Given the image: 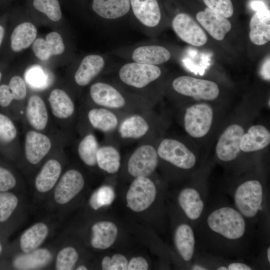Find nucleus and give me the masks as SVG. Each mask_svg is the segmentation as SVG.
<instances>
[{"label":"nucleus","mask_w":270,"mask_h":270,"mask_svg":"<svg viewBox=\"0 0 270 270\" xmlns=\"http://www.w3.org/2000/svg\"><path fill=\"white\" fill-rule=\"evenodd\" d=\"M256 228L233 204L222 201L206 206L194 229L196 244L206 254L240 258L248 254Z\"/></svg>","instance_id":"obj_1"},{"label":"nucleus","mask_w":270,"mask_h":270,"mask_svg":"<svg viewBox=\"0 0 270 270\" xmlns=\"http://www.w3.org/2000/svg\"><path fill=\"white\" fill-rule=\"evenodd\" d=\"M162 74L160 66L128 61L114 66L106 78L127 91L156 104L160 92L158 85Z\"/></svg>","instance_id":"obj_2"},{"label":"nucleus","mask_w":270,"mask_h":270,"mask_svg":"<svg viewBox=\"0 0 270 270\" xmlns=\"http://www.w3.org/2000/svg\"><path fill=\"white\" fill-rule=\"evenodd\" d=\"M88 96L94 105L132 114L152 109L155 104L132 94L106 78L90 85Z\"/></svg>","instance_id":"obj_3"},{"label":"nucleus","mask_w":270,"mask_h":270,"mask_svg":"<svg viewBox=\"0 0 270 270\" xmlns=\"http://www.w3.org/2000/svg\"><path fill=\"white\" fill-rule=\"evenodd\" d=\"M228 192L234 206L255 226L268 216L267 191L260 178L252 176L242 179Z\"/></svg>","instance_id":"obj_4"},{"label":"nucleus","mask_w":270,"mask_h":270,"mask_svg":"<svg viewBox=\"0 0 270 270\" xmlns=\"http://www.w3.org/2000/svg\"><path fill=\"white\" fill-rule=\"evenodd\" d=\"M160 119L152 109L128 114L106 140L120 144L138 142L157 136Z\"/></svg>","instance_id":"obj_5"},{"label":"nucleus","mask_w":270,"mask_h":270,"mask_svg":"<svg viewBox=\"0 0 270 270\" xmlns=\"http://www.w3.org/2000/svg\"><path fill=\"white\" fill-rule=\"evenodd\" d=\"M157 136L139 142L130 152L126 162V171L130 176H150L156 170L159 160Z\"/></svg>","instance_id":"obj_6"},{"label":"nucleus","mask_w":270,"mask_h":270,"mask_svg":"<svg viewBox=\"0 0 270 270\" xmlns=\"http://www.w3.org/2000/svg\"><path fill=\"white\" fill-rule=\"evenodd\" d=\"M208 197L207 186L204 182H192L179 192L177 200L184 214L193 228L203 216Z\"/></svg>","instance_id":"obj_7"},{"label":"nucleus","mask_w":270,"mask_h":270,"mask_svg":"<svg viewBox=\"0 0 270 270\" xmlns=\"http://www.w3.org/2000/svg\"><path fill=\"white\" fill-rule=\"evenodd\" d=\"M156 150L159 160L180 170H190L196 165V154L180 140L171 138H158Z\"/></svg>","instance_id":"obj_8"},{"label":"nucleus","mask_w":270,"mask_h":270,"mask_svg":"<svg viewBox=\"0 0 270 270\" xmlns=\"http://www.w3.org/2000/svg\"><path fill=\"white\" fill-rule=\"evenodd\" d=\"M170 86L176 94L198 100H213L220 94L218 86L215 82L189 76L184 75L174 78L172 80Z\"/></svg>","instance_id":"obj_9"},{"label":"nucleus","mask_w":270,"mask_h":270,"mask_svg":"<svg viewBox=\"0 0 270 270\" xmlns=\"http://www.w3.org/2000/svg\"><path fill=\"white\" fill-rule=\"evenodd\" d=\"M112 52L128 61L158 66L168 62L172 56L170 50L164 46L148 42L121 48Z\"/></svg>","instance_id":"obj_10"},{"label":"nucleus","mask_w":270,"mask_h":270,"mask_svg":"<svg viewBox=\"0 0 270 270\" xmlns=\"http://www.w3.org/2000/svg\"><path fill=\"white\" fill-rule=\"evenodd\" d=\"M114 67L106 55H86L82 58L74 73V82L78 87H86L100 76L108 74Z\"/></svg>","instance_id":"obj_11"},{"label":"nucleus","mask_w":270,"mask_h":270,"mask_svg":"<svg viewBox=\"0 0 270 270\" xmlns=\"http://www.w3.org/2000/svg\"><path fill=\"white\" fill-rule=\"evenodd\" d=\"M212 106L206 103H198L187 108L183 116V126L190 136L200 138L209 132L213 121Z\"/></svg>","instance_id":"obj_12"},{"label":"nucleus","mask_w":270,"mask_h":270,"mask_svg":"<svg viewBox=\"0 0 270 270\" xmlns=\"http://www.w3.org/2000/svg\"><path fill=\"white\" fill-rule=\"evenodd\" d=\"M156 194V185L149 176L136 177L127 192L126 206L134 212H142L152 206Z\"/></svg>","instance_id":"obj_13"},{"label":"nucleus","mask_w":270,"mask_h":270,"mask_svg":"<svg viewBox=\"0 0 270 270\" xmlns=\"http://www.w3.org/2000/svg\"><path fill=\"white\" fill-rule=\"evenodd\" d=\"M130 5L136 22L147 34H152L162 18L158 0H130Z\"/></svg>","instance_id":"obj_14"},{"label":"nucleus","mask_w":270,"mask_h":270,"mask_svg":"<svg viewBox=\"0 0 270 270\" xmlns=\"http://www.w3.org/2000/svg\"><path fill=\"white\" fill-rule=\"evenodd\" d=\"M244 130L238 124L228 126L220 134L216 146L218 159L225 164L236 160L240 152V142Z\"/></svg>","instance_id":"obj_15"},{"label":"nucleus","mask_w":270,"mask_h":270,"mask_svg":"<svg viewBox=\"0 0 270 270\" xmlns=\"http://www.w3.org/2000/svg\"><path fill=\"white\" fill-rule=\"evenodd\" d=\"M172 26L178 36L190 45L199 47L208 42V36L204 30L186 13L177 14L172 20Z\"/></svg>","instance_id":"obj_16"},{"label":"nucleus","mask_w":270,"mask_h":270,"mask_svg":"<svg viewBox=\"0 0 270 270\" xmlns=\"http://www.w3.org/2000/svg\"><path fill=\"white\" fill-rule=\"evenodd\" d=\"M128 114L94 105L86 112V119L90 127L105 134H112L121 121Z\"/></svg>","instance_id":"obj_17"},{"label":"nucleus","mask_w":270,"mask_h":270,"mask_svg":"<svg viewBox=\"0 0 270 270\" xmlns=\"http://www.w3.org/2000/svg\"><path fill=\"white\" fill-rule=\"evenodd\" d=\"M252 6L256 12L250 22L249 38L254 44L264 45L270 40V12L262 2H254Z\"/></svg>","instance_id":"obj_18"},{"label":"nucleus","mask_w":270,"mask_h":270,"mask_svg":"<svg viewBox=\"0 0 270 270\" xmlns=\"http://www.w3.org/2000/svg\"><path fill=\"white\" fill-rule=\"evenodd\" d=\"M84 179L82 173L75 169L66 172L58 182L54 191L55 201L64 204L70 202L82 190Z\"/></svg>","instance_id":"obj_19"},{"label":"nucleus","mask_w":270,"mask_h":270,"mask_svg":"<svg viewBox=\"0 0 270 270\" xmlns=\"http://www.w3.org/2000/svg\"><path fill=\"white\" fill-rule=\"evenodd\" d=\"M174 242L182 259L192 263L196 254V241L194 229L188 219L178 224L175 228Z\"/></svg>","instance_id":"obj_20"},{"label":"nucleus","mask_w":270,"mask_h":270,"mask_svg":"<svg viewBox=\"0 0 270 270\" xmlns=\"http://www.w3.org/2000/svg\"><path fill=\"white\" fill-rule=\"evenodd\" d=\"M196 19L201 26L214 39L222 40L232 28L228 18L212 11L208 8L198 12Z\"/></svg>","instance_id":"obj_21"},{"label":"nucleus","mask_w":270,"mask_h":270,"mask_svg":"<svg viewBox=\"0 0 270 270\" xmlns=\"http://www.w3.org/2000/svg\"><path fill=\"white\" fill-rule=\"evenodd\" d=\"M51 146V141L46 134L35 130L29 131L26 134L25 154L31 164L39 163L49 152Z\"/></svg>","instance_id":"obj_22"},{"label":"nucleus","mask_w":270,"mask_h":270,"mask_svg":"<svg viewBox=\"0 0 270 270\" xmlns=\"http://www.w3.org/2000/svg\"><path fill=\"white\" fill-rule=\"evenodd\" d=\"M32 50L38 58L46 61L52 56L63 54L65 45L61 35L54 31L48 33L45 38L36 39L32 44Z\"/></svg>","instance_id":"obj_23"},{"label":"nucleus","mask_w":270,"mask_h":270,"mask_svg":"<svg viewBox=\"0 0 270 270\" xmlns=\"http://www.w3.org/2000/svg\"><path fill=\"white\" fill-rule=\"evenodd\" d=\"M92 8L100 18L114 20L128 14L130 11V0H92Z\"/></svg>","instance_id":"obj_24"},{"label":"nucleus","mask_w":270,"mask_h":270,"mask_svg":"<svg viewBox=\"0 0 270 270\" xmlns=\"http://www.w3.org/2000/svg\"><path fill=\"white\" fill-rule=\"evenodd\" d=\"M270 143L269 130L262 124L253 125L242 134L240 149L244 152H252L264 149Z\"/></svg>","instance_id":"obj_25"},{"label":"nucleus","mask_w":270,"mask_h":270,"mask_svg":"<svg viewBox=\"0 0 270 270\" xmlns=\"http://www.w3.org/2000/svg\"><path fill=\"white\" fill-rule=\"evenodd\" d=\"M119 146L106 140L100 146L96 153V165L102 170L111 174L117 173L121 166V156Z\"/></svg>","instance_id":"obj_26"},{"label":"nucleus","mask_w":270,"mask_h":270,"mask_svg":"<svg viewBox=\"0 0 270 270\" xmlns=\"http://www.w3.org/2000/svg\"><path fill=\"white\" fill-rule=\"evenodd\" d=\"M118 234V228L112 222H98L92 227L91 245L96 249H107L114 244Z\"/></svg>","instance_id":"obj_27"},{"label":"nucleus","mask_w":270,"mask_h":270,"mask_svg":"<svg viewBox=\"0 0 270 270\" xmlns=\"http://www.w3.org/2000/svg\"><path fill=\"white\" fill-rule=\"evenodd\" d=\"M37 28L28 22L19 24L12 30L10 38L11 50L18 52L30 46L37 36Z\"/></svg>","instance_id":"obj_28"},{"label":"nucleus","mask_w":270,"mask_h":270,"mask_svg":"<svg viewBox=\"0 0 270 270\" xmlns=\"http://www.w3.org/2000/svg\"><path fill=\"white\" fill-rule=\"evenodd\" d=\"M26 114L30 124L36 130H44L48 124V113L43 99L36 94L31 96L28 101Z\"/></svg>","instance_id":"obj_29"},{"label":"nucleus","mask_w":270,"mask_h":270,"mask_svg":"<svg viewBox=\"0 0 270 270\" xmlns=\"http://www.w3.org/2000/svg\"><path fill=\"white\" fill-rule=\"evenodd\" d=\"M48 100L52 112L56 118L67 119L75 112V104L70 96L64 90L54 88L50 94Z\"/></svg>","instance_id":"obj_30"},{"label":"nucleus","mask_w":270,"mask_h":270,"mask_svg":"<svg viewBox=\"0 0 270 270\" xmlns=\"http://www.w3.org/2000/svg\"><path fill=\"white\" fill-rule=\"evenodd\" d=\"M62 172L59 162L54 159L48 160L43 166L35 180V187L40 192L50 190L57 182Z\"/></svg>","instance_id":"obj_31"},{"label":"nucleus","mask_w":270,"mask_h":270,"mask_svg":"<svg viewBox=\"0 0 270 270\" xmlns=\"http://www.w3.org/2000/svg\"><path fill=\"white\" fill-rule=\"evenodd\" d=\"M52 258V254L48 250L37 248L17 256L13 261V265L18 270L38 269L47 265Z\"/></svg>","instance_id":"obj_32"},{"label":"nucleus","mask_w":270,"mask_h":270,"mask_svg":"<svg viewBox=\"0 0 270 270\" xmlns=\"http://www.w3.org/2000/svg\"><path fill=\"white\" fill-rule=\"evenodd\" d=\"M49 232L46 224L42 222L34 224L26 229L20 238V247L28 253L37 249L44 241Z\"/></svg>","instance_id":"obj_33"},{"label":"nucleus","mask_w":270,"mask_h":270,"mask_svg":"<svg viewBox=\"0 0 270 270\" xmlns=\"http://www.w3.org/2000/svg\"><path fill=\"white\" fill-rule=\"evenodd\" d=\"M100 144L96 136L91 132L85 134L78 145V156L82 162L88 166L96 165V153Z\"/></svg>","instance_id":"obj_34"},{"label":"nucleus","mask_w":270,"mask_h":270,"mask_svg":"<svg viewBox=\"0 0 270 270\" xmlns=\"http://www.w3.org/2000/svg\"><path fill=\"white\" fill-rule=\"evenodd\" d=\"M34 7L44 14L52 22H58L62 17V12L58 0H33Z\"/></svg>","instance_id":"obj_35"},{"label":"nucleus","mask_w":270,"mask_h":270,"mask_svg":"<svg viewBox=\"0 0 270 270\" xmlns=\"http://www.w3.org/2000/svg\"><path fill=\"white\" fill-rule=\"evenodd\" d=\"M115 193L112 187L103 186L94 192L90 199V204L94 210L108 206L114 201Z\"/></svg>","instance_id":"obj_36"},{"label":"nucleus","mask_w":270,"mask_h":270,"mask_svg":"<svg viewBox=\"0 0 270 270\" xmlns=\"http://www.w3.org/2000/svg\"><path fill=\"white\" fill-rule=\"evenodd\" d=\"M78 258L76 250L72 246L62 249L56 258V268L58 270H71L74 266Z\"/></svg>","instance_id":"obj_37"},{"label":"nucleus","mask_w":270,"mask_h":270,"mask_svg":"<svg viewBox=\"0 0 270 270\" xmlns=\"http://www.w3.org/2000/svg\"><path fill=\"white\" fill-rule=\"evenodd\" d=\"M16 196L10 192H0V222L8 220L18 206Z\"/></svg>","instance_id":"obj_38"},{"label":"nucleus","mask_w":270,"mask_h":270,"mask_svg":"<svg viewBox=\"0 0 270 270\" xmlns=\"http://www.w3.org/2000/svg\"><path fill=\"white\" fill-rule=\"evenodd\" d=\"M207 8L226 18L234 14V6L231 0H202Z\"/></svg>","instance_id":"obj_39"},{"label":"nucleus","mask_w":270,"mask_h":270,"mask_svg":"<svg viewBox=\"0 0 270 270\" xmlns=\"http://www.w3.org/2000/svg\"><path fill=\"white\" fill-rule=\"evenodd\" d=\"M17 130L12 120L6 115L0 113V140L8 143L17 136Z\"/></svg>","instance_id":"obj_40"},{"label":"nucleus","mask_w":270,"mask_h":270,"mask_svg":"<svg viewBox=\"0 0 270 270\" xmlns=\"http://www.w3.org/2000/svg\"><path fill=\"white\" fill-rule=\"evenodd\" d=\"M128 260L121 254H116L111 258L104 256L102 260V267L104 270H126Z\"/></svg>","instance_id":"obj_41"},{"label":"nucleus","mask_w":270,"mask_h":270,"mask_svg":"<svg viewBox=\"0 0 270 270\" xmlns=\"http://www.w3.org/2000/svg\"><path fill=\"white\" fill-rule=\"evenodd\" d=\"M14 100H22L27 94V88L24 80L20 76H12L8 83Z\"/></svg>","instance_id":"obj_42"},{"label":"nucleus","mask_w":270,"mask_h":270,"mask_svg":"<svg viewBox=\"0 0 270 270\" xmlns=\"http://www.w3.org/2000/svg\"><path fill=\"white\" fill-rule=\"evenodd\" d=\"M16 184L14 174L8 170L0 166V192H7Z\"/></svg>","instance_id":"obj_43"},{"label":"nucleus","mask_w":270,"mask_h":270,"mask_svg":"<svg viewBox=\"0 0 270 270\" xmlns=\"http://www.w3.org/2000/svg\"><path fill=\"white\" fill-rule=\"evenodd\" d=\"M26 80L32 86H42L45 81V76L42 70L38 67H34L28 70L26 74Z\"/></svg>","instance_id":"obj_44"},{"label":"nucleus","mask_w":270,"mask_h":270,"mask_svg":"<svg viewBox=\"0 0 270 270\" xmlns=\"http://www.w3.org/2000/svg\"><path fill=\"white\" fill-rule=\"evenodd\" d=\"M14 100L10 88L8 84H0V106L3 108L8 106Z\"/></svg>","instance_id":"obj_45"},{"label":"nucleus","mask_w":270,"mask_h":270,"mask_svg":"<svg viewBox=\"0 0 270 270\" xmlns=\"http://www.w3.org/2000/svg\"><path fill=\"white\" fill-rule=\"evenodd\" d=\"M148 268V264L142 256L134 257L128 262L127 270H146Z\"/></svg>","instance_id":"obj_46"},{"label":"nucleus","mask_w":270,"mask_h":270,"mask_svg":"<svg viewBox=\"0 0 270 270\" xmlns=\"http://www.w3.org/2000/svg\"><path fill=\"white\" fill-rule=\"evenodd\" d=\"M227 270H252L254 268L244 262L239 261H233L226 262V264Z\"/></svg>","instance_id":"obj_47"},{"label":"nucleus","mask_w":270,"mask_h":270,"mask_svg":"<svg viewBox=\"0 0 270 270\" xmlns=\"http://www.w3.org/2000/svg\"><path fill=\"white\" fill-rule=\"evenodd\" d=\"M270 58L268 56L262 63L260 69V75L262 78L266 80H270Z\"/></svg>","instance_id":"obj_48"},{"label":"nucleus","mask_w":270,"mask_h":270,"mask_svg":"<svg viewBox=\"0 0 270 270\" xmlns=\"http://www.w3.org/2000/svg\"><path fill=\"white\" fill-rule=\"evenodd\" d=\"M6 30L5 26L0 22V48L3 43L6 35Z\"/></svg>","instance_id":"obj_49"},{"label":"nucleus","mask_w":270,"mask_h":270,"mask_svg":"<svg viewBox=\"0 0 270 270\" xmlns=\"http://www.w3.org/2000/svg\"><path fill=\"white\" fill-rule=\"evenodd\" d=\"M270 246H268V247H267V248H266V259H267V261L268 262V263L270 264Z\"/></svg>","instance_id":"obj_50"},{"label":"nucleus","mask_w":270,"mask_h":270,"mask_svg":"<svg viewBox=\"0 0 270 270\" xmlns=\"http://www.w3.org/2000/svg\"><path fill=\"white\" fill-rule=\"evenodd\" d=\"M76 270H88V268L85 266H84L82 265L79 266H78Z\"/></svg>","instance_id":"obj_51"},{"label":"nucleus","mask_w":270,"mask_h":270,"mask_svg":"<svg viewBox=\"0 0 270 270\" xmlns=\"http://www.w3.org/2000/svg\"><path fill=\"white\" fill-rule=\"evenodd\" d=\"M2 71L0 70V84L2 82Z\"/></svg>","instance_id":"obj_52"},{"label":"nucleus","mask_w":270,"mask_h":270,"mask_svg":"<svg viewBox=\"0 0 270 270\" xmlns=\"http://www.w3.org/2000/svg\"><path fill=\"white\" fill-rule=\"evenodd\" d=\"M2 244H1L0 242V254L1 252H2Z\"/></svg>","instance_id":"obj_53"}]
</instances>
